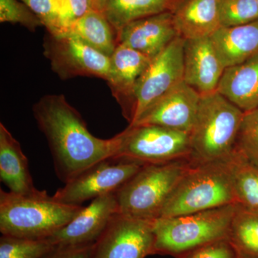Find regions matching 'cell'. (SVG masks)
I'll use <instances>...</instances> for the list:
<instances>
[{
	"label": "cell",
	"mask_w": 258,
	"mask_h": 258,
	"mask_svg": "<svg viewBox=\"0 0 258 258\" xmlns=\"http://www.w3.org/2000/svg\"><path fill=\"white\" fill-rule=\"evenodd\" d=\"M32 112L50 147L56 175L64 184L118 153L120 134L108 139L94 137L63 95L42 97Z\"/></svg>",
	"instance_id": "obj_1"
},
{
	"label": "cell",
	"mask_w": 258,
	"mask_h": 258,
	"mask_svg": "<svg viewBox=\"0 0 258 258\" xmlns=\"http://www.w3.org/2000/svg\"><path fill=\"white\" fill-rule=\"evenodd\" d=\"M82 205L57 201L45 190L15 194L0 190L2 235L29 239H47L69 223Z\"/></svg>",
	"instance_id": "obj_2"
},
{
	"label": "cell",
	"mask_w": 258,
	"mask_h": 258,
	"mask_svg": "<svg viewBox=\"0 0 258 258\" xmlns=\"http://www.w3.org/2000/svg\"><path fill=\"white\" fill-rule=\"evenodd\" d=\"M234 204L237 205L231 157L193 163L168 199L159 217L180 216Z\"/></svg>",
	"instance_id": "obj_3"
},
{
	"label": "cell",
	"mask_w": 258,
	"mask_h": 258,
	"mask_svg": "<svg viewBox=\"0 0 258 258\" xmlns=\"http://www.w3.org/2000/svg\"><path fill=\"white\" fill-rule=\"evenodd\" d=\"M244 113L217 91L201 94L189 134L191 161L199 164L230 158Z\"/></svg>",
	"instance_id": "obj_4"
},
{
	"label": "cell",
	"mask_w": 258,
	"mask_h": 258,
	"mask_svg": "<svg viewBox=\"0 0 258 258\" xmlns=\"http://www.w3.org/2000/svg\"><path fill=\"white\" fill-rule=\"evenodd\" d=\"M237 205L154 220V254L179 257L214 241L228 238Z\"/></svg>",
	"instance_id": "obj_5"
},
{
	"label": "cell",
	"mask_w": 258,
	"mask_h": 258,
	"mask_svg": "<svg viewBox=\"0 0 258 258\" xmlns=\"http://www.w3.org/2000/svg\"><path fill=\"white\" fill-rule=\"evenodd\" d=\"M193 162L182 159L145 164L116 193L119 213L156 220L168 199Z\"/></svg>",
	"instance_id": "obj_6"
},
{
	"label": "cell",
	"mask_w": 258,
	"mask_h": 258,
	"mask_svg": "<svg viewBox=\"0 0 258 258\" xmlns=\"http://www.w3.org/2000/svg\"><path fill=\"white\" fill-rule=\"evenodd\" d=\"M120 134L115 157L143 164L190 159L189 134L157 125H128Z\"/></svg>",
	"instance_id": "obj_7"
},
{
	"label": "cell",
	"mask_w": 258,
	"mask_h": 258,
	"mask_svg": "<svg viewBox=\"0 0 258 258\" xmlns=\"http://www.w3.org/2000/svg\"><path fill=\"white\" fill-rule=\"evenodd\" d=\"M144 165L122 158L104 159L66 183L53 198L67 205H81L88 200L115 194Z\"/></svg>",
	"instance_id": "obj_8"
},
{
	"label": "cell",
	"mask_w": 258,
	"mask_h": 258,
	"mask_svg": "<svg viewBox=\"0 0 258 258\" xmlns=\"http://www.w3.org/2000/svg\"><path fill=\"white\" fill-rule=\"evenodd\" d=\"M184 42L182 37H176L151 61L136 87L133 120L130 124L159 98L184 81Z\"/></svg>",
	"instance_id": "obj_9"
},
{
	"label": "cell",
	"mask_w": 258,
	"mask_h": 258,
	"mask_svg": "<svg viewBox=\"0 0 258 258\" xmlns=\"http://www.w3.org/2000/svg\"><path fill=\"white\" fill-rule=\"evenodd\" d=\"M43 47L52 71L62 80L78 76L108 79L110 57L76 37L48 33Z\"/></svg>",
	"instance_id": "obj_10"
},
{
	"label": "cell",
	"mask_w": 258,
	"mask_h": 258,
	"mask_svg": "<svg viewBox=\"0 0 258 258\" xmlns=\"http://www.w3.org/2000/svg\"><path fill=\"white\" fill-rule=\"evenodd\" d=\"M154 220L117 214L94 244L91 258H146L154 254Z\"/></svg>",
	"instance_id": "obj_11"
},
{
	"label": "cell",
	"mask_w": 258,
	"mask_h": 258,
	"mask_svg": "<svg viewBox=\"0 0 258 258\" xmlns=\"http://www.w3.org/2000/svg\"><path fill=\"white\" fill-rule=\"evenodd\" d=\"M119 213L115 194L94 199L87 207L48 240L56 247H74L96 243L113 217Z\"/></svg>",
	"instance_id": "obj_12"
},
{
	"label": "cell",
	"mask_w": 258,
	"mask_h": 258,
	"mask_svg": "<svg viewBox=\"0 0 258 258\" xmlns=\"http://www.w3.org/2000/svg\"><path fill=\"white\" fill-rule=\"evenodd\" d=\"M201 94L183 81L149 107L131 126L157 125L190 134Z\"/></svg>",
	"instance_id": "obj_13"
},
{
	"label": "cell",
	"mask_w": 258,
	"mask_h": 258,
	"mask_svg": "<svg viewBox=\"0 0 258 258\" xmlns=\"http://www.w3.org/2000/svg\"><path fill=\"white\" fill-rule=\"evenodd\" d=\"M178 36L171 11L127 24L117 32V42L153 59Z\"/></svg>",
	"instance_id": "obj_14"
},
{
	"label": "cell",
	"mask_w": 258,
	"mask_h": 258,
	"mask_svg": "<svg viewBox=\"0 0 258 258\" xmlns=\"http://www.w3.org/2000/svg\"><path fill=\"white\" fill-rule=\"evenodd\" d=\"M110 58L111 67L107 83L130 124L133 120L136 87L152 59L123 45H117Z\"/></svg>",
	"instance_id": "obj_15"
},
{
	"label": "cell",
	"mask_w": 258,
	"mask_h": 258,
	"mask_svg": "<svg viewBox=\"0 0 258 258\" xmlns=\"http://www.w3.org/2000/svg\"><path fill=\"white\" fill-rule=\"evenodd\" d=\"M184 82L200 94L217 91L225 68L210 37L185 40Z\"/></svg>",
	"instance_id": "obj_16"
},
{
	"label": "cell",
	"mask_w": 258,
	"mask_h": 258,
	"mask_svg": "<svg viewBox=\"0 0 258 258\" xmlns=\"http://www.w3.org/2000/svg\"><path fill=\"white\" fill-rule=\"evenodd\" d=\"M171 12L178 35L184 40L210 37L222 28L219 0H184Z\"/></svg>",
	"instance_id": "obj_17"
},
{
	"label": "cell",
	"mask_w": 258,
	"mask_h": 258,
	"mask_svg": "<svg viewBox=\"0 0 258 258\" xmlns=\"http://www.w3.org/2000/svg\"><path fill=\"white\" fill-rule=\"evenodd\" d=\"M225 69L258 55V20L232 27H222L210 37Z\"/></svg>",
	"instance_id": "obj_18"
},
{
	"label": "cell",
	"mask_w": 258,
	"mask_h": 258,
	"mask_svg": "<svg viewBox=\"0 0 258 258\" xmlns=\"http://www.w3.org/2000/svg\"><path fill=\"white\" fill-rule=\"evenodd\" d=\"M217 91L243 112L258 107V55L227 68Z\"/></svg>",
	"instance_id": "obj_19"
},
{
	"label": "cell",
	"mask_w": 258,
	"mask_h": 258,
	"mask_svg": "<svg viewBox=\"0 0 258 258\" xmlns=\"http://www.w3.org/2000/svg\"><path fill=\"white\" fill-rule=\"evenodd\" d=\"M0 180L15 194H28L36 190L28 160L21 146L3 123H0Z\"/></svg>",
	"instance_id": "obj_20"
},
{
	"label": "cell",
	"mask_w": 258,
	"mask_h": 258,
	"mask_svg": "<svg viewBox=\"0 0 258 258\" xmlns=\"http://www.w3.org/2000/svg\"><path fill=\"white\" fill-rule=\"evenodd\" d=\"M58 35L76 37L108 57L118 45L116 32L99 10H93L74 20Z\"/></svg>",
	"instance_id": "obj_21"
},
{
	"label": "cell",
	"mask_w": 258,
	"mask_h": 258,
	"mask_svg": "<svg viewBox=\"0 0 258 258\" xmlns=\"http://www.w3.org/2000/svg\"><path fill=\"white\" fill-rule=\"evenodd\" d=\"M176 0H108L103 10L115 32L127 24L175 8Z\"/></svg>",
	"instance_id": "obj_22"
},
{
	"label": "cell",
	"mask_w": 258,
	"mask_h": 258,
	"mask_svg": "<svg viewBox=\"0 0 258 258\" xmlns=\"http://www.w3.org/2000/svg\"><path fill=\"white\" fill-rule=\"evenodd\" d=\"M228 240L239 257L258 258V210L237 205Z\"/></svg>",
	"instance_id": "obj_23"
},
{
	"label": "cell",
	"mask_w": 258,
	"mask_h": 258,
	"mask_svg": "<svg viewBox=\"0 0 258 258\" xmlns=\"http://www.w3.org/2000/svg\"><path fill=\"white\" fill-rule=\"evenodd\" d=\"M236 204L258 210V165L232 153L231 156Z\"/></svg>",
	"instance_id": "obj_24"
},
{
	"label": "cell",
	"mask_w": 258,
	"mask_h": 258,
	"mask_svg": "<svg viewBox=\"0 0 258 258\" xmlns=\"http://www.w3.org/2000/svg\"><path fill=\"white\" fill-rule=\"evenodd\" d=\"M38 17L49 34L58 35L74 21L69 0H20Z\"/></svg>",
	"instance_id": "obj_25"
},
{
	"label": "cell",
	"mask_w": 258,
	"mask_h": 258,
	"mask_svg": "<svg viewBox=\"0 0 258 258\" xmlns=\"http://www.w3.org/2000/svg\"><path fill=\"white\" fill-rule=\"evenodd\" d=\"M56 248L48 239H29L11 235L0 238V258H44Z\"/></svg>",
	"instance_id": "obj_26"
},
{
	"label": "cell",
	"mask_w": 258,
	"mask_h": 258,
	"mask_svg": "<svg viewBox=\"0 0 258 258\" xmlns=\"http://www.w3.org/2000/svg\"><path fill=\"white\" fill-rule=\"evenodd\" d=\"M233 152L258 165V107L244 112Z\"/></svg>",
	"instance_id": "obj_27"
},
{
	"label": "cell",
	"mask_w": 258,
	"mask_h": 258,
	"mask_svg": "<svg viewBox=\"0 0 258 258\" xmlns=\"http://www.w3.org/2000/svg\"><path fill=\"white\" fill-rule=\"evenodd\" d=\"M222 27L244 25L258 20L257 0H219Z\"/></svg>",
	"instance_id": "obj_28"
},
{
	"label": "cell",
	"mask_w": 258,
	"mask_h": 258,
	"mask_svg": "<svg viewBox=\"0 0 258 258\" xmlns=\"http://www.w3.org/2000/svg\"><path fill=\"white\" fill-rule=\"evenodd\" d=\"M0 22L20 24L32 32L43 26L38 17L20 0H0Z\"/></svg>",
	"instance_id": "obj_29"
},
{
	"label": "cell",
	"mask_w": 258,
	"mask_h": 258,
	"mask_svg": "<svg viewBox=\"0 0 258 258\" xmlns=\"http://www.w3.org/2000/svg\"><path fill=\"white\" fill-rule=\"evenodd\" d=\"M177 258H239V255L228 238H225L204 244Z\"/></svg>",
	"instance_id": "obj_30"
},
{
	"label": "cell",
	"mask_w": 258,
	"mask_h": 258,
	"mask_svg": "<svg viewBox=\"0 0 258 258\" xmlns=\"http://www.w3.org/2000/svg\"><path fill=\"white\" fill-rule=\"evenodd\" d=\"M93 246H81L74 247H56L44 258H91Z\"/></svg>",
	"instance_id": "obj_31"
},
{
	"label": "cell",
	"mask_w": 258,
	"mask_h": 258,
	"mask_svg": "<svg viewBox=\"0 0 258 258\" xmlns=\"http://www.w3.org/2000/svg\"><path fill=\"white\" fill-rule=\"evenodd\" d=\"M69 3L74 21L84 16L89 12L99 10L96 0H69Z\"/></svg>",
	"instance_id": "obj_32"
},
{
	"label": "cell",
	"mask_w": 258,
	"mask_h": 258,
	"mask_svg": "<svg viewBox=\"0 0 258 258\" xmlns=\"http://www.w3.org/2000/svg\"><path fill=\"white\" fill-rule=\"evenodd\" d=\"M107 1H108V0H96L97 6H98L100 11L103 12Z\"/></svg>",
	"instance_id": "obj_33"
},
{
	"label": "cell",
	"mask_w": 258,
	"mask_h": 258,
	"mask_svg": "<svg viewBox=\"0 0 258 258\" xmlns=\"http://www.w3.org/2000/svg\"><path fill=\"white\" fill-rule=\"evenodd\" d=\"M239 258H254V257H239Z\"/></svg>",
	"instance_id": "obj_34"
},
{
	"label": "cell",
	"mask_w": 258,
	"mask_h": 258,
	"mask_svg": "<svg viewBox=\"0 0 258 258\" xmlns=\"http://www.w3.org/2000/svg\"><path fill=\"white\" fill-rule=\"evenodd\" d=\"M257 3H258V0H257Z\"/></svg>",
	"instance_id": "obj_35"
}]
</instances>
